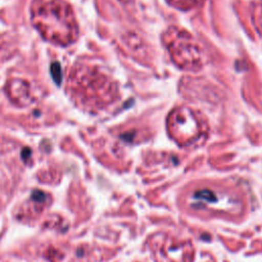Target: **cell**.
Listing matches in <instances>:
<instances>
[{
  "instance_id": "3957f363",
  "label": "cell",
  "mask_w": 262,
  "mask_h": 262,
  "mask_svg": "<svg viewBox=\"0 0 262 262\" xmlns=\"http://www.w3.org/2000/svg\"><path fill=\"white\" fill-rule=\"evenodd\" d=\"M170 130L179 139L189 140L199 137L201 123L193 113L186 108L177 110L170 118Z\"/></svg>"
},
{
  "instance_id": "6da1fadb",
  "label": "cell",
  "mask_w": 262,
  "mask_h": 262,
  "mask_svg": "<svg viewBox=\"0 0 262 262\" xmlns=\"http://www.w3.org/2000/svg\"><path fill=\"white\" fill-rule=\"evenodd\" d=\"M35 20L48 39L67 44L76 37L77 27L72 11L58 0L42 5L35 15Z\"/></svg>"
},
{
  "instance_id": "7a4b0ae2",
  "label": "cell",
  "mask_w": 262,
  "mask_h": 262,
  "mask_svg": "<svg viewBox=\"0 0 262 262\" xmlns=\"http://www.w3.org/2000/svg\"><path fill=\"white\" fill-rule=\"evenodd\" d=\"M168 48L175 62L185 69L199 68L202 57L201 50L190 36L183 32H172L169 34Z\"/></svg>"
},
{
  "instance_id": "5b68a950",
  "label": "cell",
  "mask_w": 262,
  "mask_h": 262,
  "mask_svg": "<svg viewBox=\"0 0 262 262\" xmlns=\"http://www.w3.org/2000/svg\"><path fill=\"white\" fill-rule=\"evenodd\" d=\"M174 3H176V5H180V6H189L191 5L195 0H170Z\"/></svg>"
},
{
  "instance_id": "8992f818",
  "label": "cell",
  "mask_w": 262,
  "mask_h": 262,
  "mask_svg": "<svg viewBox=\"0 0 262 262\" xmlns=\"http://www.w3.org/2000/svg\"><path fill=\"white\" fill-rule=\"evenodd\" d=\"M261 12H262V6H261ZM260 18L262 19V13H261V15H260Z\"/></svg>"
},
{
  "instance_id": "277c9868",
  "label": "cell",
  "mask_w": 262,
  "mask_h": 262,
  "mask_svg": "<svg viewBox=\"0 0 262 262\" xmlns=\"http://www.w3.org/2000/svg\"><path fill=\"white\" fill-rule=\"evenodd\" d=\"M51 73H52V76H53V79L55 80V82L59 84L60 81H61V71H60V68H59L58 63L52 64Z\"/></svg>"
}]
</instances>
